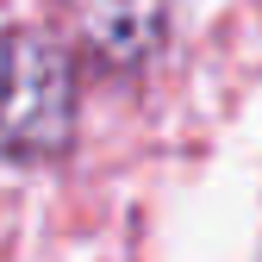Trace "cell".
Listing matches in <instances>:
<instances>
[{
	"mask_svg": "<svg viewBox=\"0 0 262 262\" xmlns=\"http://www.w3.org/2000/svg\"><path fill=\"white\" fill-rule=\"evenodd\" d=\"M75 44L88 62H100L113 75H138L169 50V31L181 0H62Z\"/></svg>",
	"mask_w": 262,
	"mask_h": 262,
	"instance_id": "cell-2",
	"label": "cell"
},
{
	"mask_svg": "<svg viewBox=\"0 0 262 262\" xmlns=\"http://www.w3.org/2000/svg\"><path fill=\"white\" fill-rule=\"evenodd\" d=\"M81 69L75 50L38 25H0V162L38 169L75 150Z\"/></svg>",
	"mask_w": 262,
	"mask_h": 262,
	"instance_id": "cell-1",
	"label": "cell"
}]
</instances>
